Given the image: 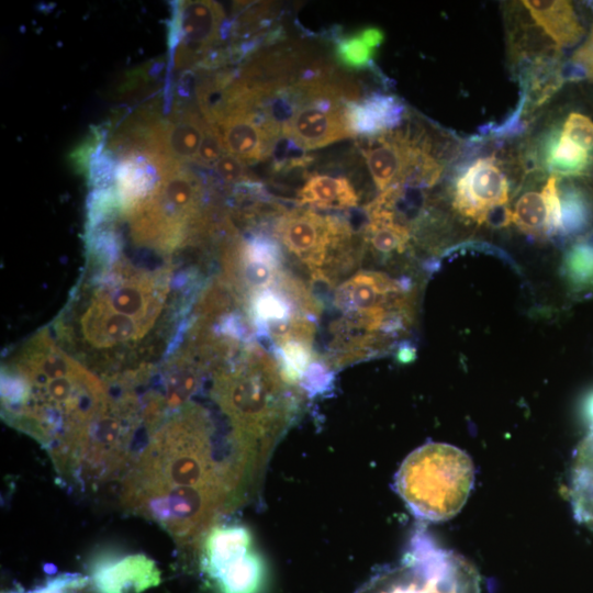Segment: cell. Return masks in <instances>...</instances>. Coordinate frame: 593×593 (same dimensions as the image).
Masks as SVG:
<instances>
[{
	"label": "cell",
	"mask_w": 593,
	"mask_h": 593,
	"mask_svg": "<svg viewBox=\"0 0 593 593\" xmlns=\"http://www.w3.org/2000/svg\"><path fill=\"white\" fill-rule=\"evenodd\" d=\"M251 485L230 436L221 437L203 405L188 402L148 434L121 478L119 500L191 553Z\"/></svg>",
	"instance_id": "obj_1"
},
{
	"label": "cell",
	"mask_w": 593,
	"mask_h": 593,
	"mask_svg": "<svg viewBox=\"0 0 593 593\" xmlns=\"http://www.w3.org/2000/svg\"><path fill=\"white\" fill-rule=\"evenodd\" d=\"M1 379L3 418L46 449L70 481L78 458L112 399L100 380L51 344H31Z\"/></svg>",
	"instance_id": "obj_2"
},
{
	"label": "cell",
	"mask_w": 593,
	"mask_h": 593,
	"mask_svg": "<svg viewBox=\"0 0 593 593\" xmlns=\"http://www.w3.org/2000/svg\"><path fill=\"white\" fill-rule=\"evenodd\" d=\"M211 398L230 425V438L257 479L301 406L299 387L289 383L271 351L256 339L213 367Z\"/></svg>",
	"instance_id": "obj_3"
},
{
	"label": "cell",
	"mask_w": 593,
	"mask_h": 593,
	"mask_svg": "<svg viewBox=\"0 0 593 593\" xmlns=\"http://www.w3.org/2000/svg\"><path fill=\"white\" fill-rule=\"evenodd\" d=\"M474 481L467 452L444 443H427L399 468L394 485L411 513L426 522H444L466 504Z\"/></svg>",
	"instance_id": "obj_4"
},
{
	"label": "cell",
	"mask_w": 593,
	"mask_h": 593,
	"mask_svg": "<svg viewBox=\"0 0 593 593\" xmlns=\"http://www.w3.org/2000/svg\"><path fill=\"white\" fill-rule=\"evenodd\" d=\"M354 235L346 219L311 209L278 214L272 233L281 248L305 268L311 281L331 289L363 257V244L358 245Z\"/></svg>",
	"instance_id": "obj_5"
},
{
	"label": "cell",
	"mask_w": 593,
	"mask_h": 593,
	"mask_svg": "<svg viewBox=\"0 0 593 593\" xmlns=\"http://www.w3.org/2000/svg\"><path fill=\"white\" fill-rule=\"evenodd\" d=\"M358 593H481L475 568L439 548H414L399 563L376 573Z\"/></svg>",
	"instance_id": "obj_6"
},
{
	"label": "cell",
	"mask_w": 593,
	"mask_h": 593,
	"mask_svg": "<svg viewBox=\"0 0 593 593\" xmlns=\"http://www.w3.org/2000/svg\"><path fill=\"white\" fill-rule=\"evenodd\" d=\"M200 569L217 593H260L265 563L243 525H215L199 548Z\"/></svg>",
	"instance_id": "obj_7"
},
{
	"label": "cell",
	"mask_w": 593,
	"mask_h": 593,
	"mask_svg": "<svg viewBox=\"0 0 593 593\" xmlns=\"http://www.w3.org/2000/svg\"><path fill=\"white\" fill-rule=\"evenodd\" d=\"M232 31L221 4L211 0L176 1L169 26L170 61L176 69L199 61L219 40Z\"/></svg>",
	"instance_id": "obj_8"
},
{
	"label": "cell",
	"mask_w": 593,
	"mask_h": 593,
	"mask_svg": "<svg viewBox=\"0 0 593 593\" xmlns=\"http://www.w3.org/2000/svg\"><path fill=\"white\" fill-rule=\"evenodd\" d=\"M332 302L338 313L414 310L410 286L374 270H359L339 282Z\"/></svg>",
	"instance_id": "obj_9"
},
{
	"label": "cell",
	"mask_w": 593,
	"mask_h": 593,
	"mask_svg": "<svg viewBox=\"0 0 593 593\" xmlns=\"http://www.w3.org/2000/svg\"><path fill=\"white\" fill-rule=\"evenodd\" d=\"M508 202V182L494 157L479 158L457 179L454 206L478 224Z\"/></svg>",
	"instance_id": "obj_10"
},
{
	"label": "cell",
	"mask_w": 593,
	"mask_h": 593,
	"mask_svg": "<svg viewBox=\"0 0 593 593\" xmlns=\"http://www.w3.org/2000/svg\"><path fill=\"white\" fill-rule=\"evenodd\" d=\"M225 150L245 163L270 157L276 137L255 109L234 104L225 108L216 120Z\"/></svg>",
	"instance_id": "obj_11"
},
{
	"label": "cell",
	"mask_w": 593,
	"mask_h": 593,
	"mask_svg": "<svg viewBox=\"0 0 593 593\" xmlns=\"http://www.w3.org/2000/svg\"><path fill=\"white\" fill-rule=\"evenodd\" d=\"M424 146L400 131L369 138L361 153L377 189L383 192L403 184Z\"/></svg>",
	"instance_id": "obj_12"
},
{
	"label": "cell",
	"mask_w": 593,
	"mask_h": 593,
	"mask_svg": "<svg viewBox=\"0 0 593 593\" xmlns=\"http://www.w3.org/2000/svg\"><path fill=\"white\" fill-rule=\"evenodd\" d=\"M89 579L96 593H142L161 581L156 562L144 553L101 556Z\"/></svg>",
	"instance_id": "obj_13"
},
{
	"label": "cell",
	"mask_w": 593,
	"mask_h": 593,
	"mask_svg": "<svg viewBox=\"0 0 593 593\" xmlns=\"http://www.w3.org/2000/svg\"><path fill=\"white\" fill-rule=\"evenodd\" d=\"M208 126L192 105H176L159 130L154 155L169 164L194 163Z\"/></svg>",
	"instance_id": "obj_14"
},
{
	"label": "cell",
	"mask_w": 593,
	"mask_h": 593,
	"mask_svg": "<svg viewBox=\"0 0 593 593\" xmlns=\"http://www.w3.org/2000/svg\"><path fill=\"white\" fill-rule=\"evenodd\" d=\"M345 112L353 135L371 138L398 127L403 121L405 105L395 96L371 92L361 99L348 100Z\"/></svg>",
	"instance_id": "obj_15"
},
{
	"label": "cell",
	"mask_w": 593,
	"mask_h": 593,
	"mask_svg": "<svg viewBox=\"0 0 593 593\" xmlns=\"http://www.w3.org/2000/svg\"><path fill=\"white\" fill-rule=\"evenodd\" d=\"M532 163L533 167L544 166L557 178L578 177L589 171L593 155L563 136L559 127H555L544 136Z\"/></svg>",
	"instance_id": "obj_16"
},
{
	"label": "cell",
	"mask_w": 593,
	"mask_h": 593,
	"mask_svg": "<svg viewBox=\"0 0 593 593\" xmlns=\"http://www.w3.org/2000/svg\"><path fill=\"white\" fill-rule=\"evenodd\" d=\"M523 4L558 46H572L583 36V27L569 1L527 0Z\"/></svg>",
	"instance_id": "obj_17"
},
{
	"label": "cell",
	"mask_w": 593,
	"mask_h": 593,
	"mask_svg": "<svg viewBox=\"0 0 593 593\" xmlns=\"http://www.w3.org/2000/svg\"><path fill=\"white\" fill-rule=\"evenodd\" d=\"M299 205L322 210H347L358 204L359 197L345 177L312 175L296 192Z\"/></svg>",
	"instance_id": "obj_18"
},
{
	"label": "cell",
	"mask_w": 593,
	"mask_h": 593,
	"mask_svg": "<svg viewBox=\"0 0 593 593\" xmlns=\"http://www.w3.org/2000/svg\"><path fill=\"white\" fill-rule=\"evenodd\" d=\"M384 41V33L377 26H366L334 38V56L339 66L361 70L373 66L377 49Z\"/></svg>",
	"instance_id": "obj_19"
},
{
	"label": "cell",
	"mask_w": 593,
	"mask_h": 593,
	"mask_svg": "<svg viewBox=\"0 0 593 593\" xmlns=\"http://www.w3.org/2000/svg\"><path fill=\"white\" fill-rule=\"evenodd\" d=\"M562 275L574 291L593 290V233L580 238L566 253Z\"/></svg>",
	"instance_id": "obj_20"
},
{
	"label": "cell",
	"mask_w": 593,
	"mask_h": 593,
	"mask_svg": "<svg viewBox=\"0 0 593 593\" xmlns=\"http://www.w3.org/2000/svg\"><path fill=\"white\" fill-rule=\"evenodd\" d=\"M561 203V234L575 235L584 231L593 217V208L588 194L574 184L559 190Z\"/></svg>",
	"instance_id": "obj_21"
},
{
	"label": "cell",
	"mask_w": 593,
	"mask_h": 593,
	"mask_svg": "<svg viewBox=\"0 0 593 593\" xmlns=\"http://www.w3.org/2000/svg\"><path fill=\"white\" fill-rule=\"evenodd\" d=\"M512 223L522 232L536 237L549 236L548 210L541 193L525 192L512 211Z\"/></svg>",
	"instance_id": "obj_22"
},
{
	"label": "cell",
	"mask_w": 593,
	"mask_h": 593,
	"mask_svg": "<svg viewBox=\"0 0 593 593\" xmlns=\"http://www.w3.org/2000/svg\"><path fill=\"white\" fill-rule=\"evenodd\" d=\"M90 579L79 573H60L48 578L26 593H83Z\"/></svg>",
	"instance_id": "obj_23"
},
{
	"label": "cell",
	"mask_w": 593,
	"mask_h": 593,
	"mask_svg": "<svg viewBox=\"0 0 593 593\" xmlns=\"http://www.w3.org/2000/svg\"><path fill=\"white\" fill-rule=\"evenodd\" d=\"M562 135L586 152H593V122L588 116L570 113L563 124Z\"/></svg>",
	"instance_id": "obj_24"
},
{
	"label": "cell",
	"mask_w": 593,
	"mask_h": 593,
	"mask_svg": "<svg viewBox=\"0 0 593 593\" xmlns=\"http://www.w3.org/2000/svg\"><path fill=\"white\" fill-rule=\"evenodd\" d=\"M224 154L225 147L219 130L208 122L194 163L203 167H213Z\"/></svg>",
	"instance_id": "obj_25"
},
{
	"label": "cell",
	"mask_w": 593,
	"mask_h": 593,
	"mask_svg": "<svg viewBox=\"0 0 593 593\" xmlns=\"http://www.w3.org/2000/svg\"><path fill=\"white\" fill-rule=\"evenodd\" d=\"M213 169L219 179L227 184L236 186L253 179L246 168V163L228 153L214 164Z\"/></svg>",
	"instance_id": "obj_26"
},
{
	"label": "cell",
	"mask_w": 593,
	"mask_h": 593,
	"mask_svg": "<svg viewBox=\"0 0 593 593\" xmlns=\"http://www.w3.org/2000/svg\"><path fill=\"white\" fill-rule=\"evenodd\" d=\"M557 179V177L551 176L541 191L548 210L549 236L561 233V203Z\"/></svg>",
	"instance_id": "obj_27"
},
{
	"label": "cell",
	"mask_w": 593,
	"mask_h": 593,
	"mask_svg": "<svg viewBox=\"0 0 593 593\" xmlns=\"http://www.w3.org/2000/svg\"><path fill=\"white\" fill-rule=\"evenodd\" d=\"M571 60L582 65L593 78V25L586 42L574 52Z\"/></svg>",
	"instance_id": "obj_28"
},
{
	"label": "cell",
	"mask_w": 593,
	"mask_h": 593,
	"mask_svg": "<svg viewBox=\"0 0 593 593\" xmlns=\"http://www.w3.org/2000/svg\"><path fill=\"white\" fill-rule=\"evenodd\" d=\"M559 77L562 82H566V81H579L590 76H589L588 70L582 65L573 60H569L563 64H560Z\"/></svg>",
	"instance_id": "obj_29"
}]
</instances>
